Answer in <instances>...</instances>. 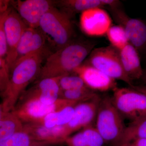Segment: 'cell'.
I'll list each match as a JSON object with an SVG mask.
<instances>
[{
	"label": "cell",
	"mask_w": 146,
	"mask_h": 146,
	"mask_svg": "<svg viewBox=\"0 0 146 146\" xmlns=\"http://www.w3.org/2000/svg\"><path fill=\"white\" fill-rule=\"evenodd\" d=\"M96 45L95 42L90 40L72 41L56 50L46 58L37 79L59 77L72 73L82 64Z\"/></svg>",
	"instance_id": "cell-1"
},
{
	"label": "cell",
	"mask_w": 146,
	"mask_h": 146,
	"mask_svg": "<svg viewBox=\"0 0 146 146\" xmlns=\"http://www.w3.org/2000/svg\"><path fill=\"white\" fill-rule=\"evenodd\" d=\"M51 54L46 47L16 61L11 71V78L5 89L7 95L5 103L7 108L13 106L28 85L38 78L42 63Z\"/></svg>",
	"instance_id": "cell-2"
},
{
	"label": "cell",
	"mask_w": 146,
	"mask_h": 146,
	"mask_svg": "<svg viewBox=\"0 0 146 146\" xmlns=\"http://www.w3.org/2000/svg\"><path fill=\"white\" fill-rule=\"evenodd\" d=\"M97 131L105 143L117 146L123 135L126 126L123 117L114 105L112 97H101L96 118Z\"/></svg>",
	"instance_id": "cell-3"
},
{
	"label": "cell",
	"mask_w": 146,
	"mask_h": 146,
	"mask_svg": "<svg viewBox=\"0 0 146 146\" xmlns=\"http://www.w3.org/2000/svg\"><path fill=\"white\" fill-rule=\"evenodd\" d=\"M71 18L53 7L41 18L39 28L56 50L72 42L74 30Z\"/></svg>",
	"instance_id": "cell-4"
},
{
	"label": "cell",
	"mask_w": 146,
	"mask_h": 146,
	"mask_svg": "<svg viewBox=\"0 0 146 146\" xmlns=\"http://www.w3.org/2000/svg\"><path fill=\"white\" fill-rule=\"evenodd\" d=\"M85 64L101 71L115 80H119L133 85L123 69L119 55V50L110 45L95 48L90 53Z\"/></svg>",
	"instance_id": "cell-5"
},
{
	"label": "cell",
	"mask_w": 146,
	"mask_h": 146,
	"mask_svg": "<svg viewBox=\"0 0 146 146\" xmlns=\"http://www.w3.org/2000/svg\"><path fill=\"white\" fill-rule=\"evenodd\" d=\"M112 100L123 117L131 121L146 117V96L132 87H117Z\"/></svg>",
	"instance_id": "cell-6"
},
{
	"label": "cell",
	"mask_w": 146,
	"mask_h": 146,
	"mask_svg": "<svg viewBox=\"0 0 146 146\" xmlns=\"http://www.w3.org/2000/svg\"><path fill=\"white\" fill-rule=\"evenodd\" d=\"M114 21L122 27L129 42L139 54H146V23L138 18L128 16L121 7L108 9Z\"/></svg>",
	"instance_id": "cell-7"
},
{
	"label": "cell",
	"mask_w": 146,
	"mask_h": 146,
	"mask_svg": "<svg viewBox=\"0 0 146 146\" xmlns=\"http://www.w3.org/2000/svg\"><path fill=\"white\" fill-rule=\"evenodd\" d=\"M78 103L59 98L52 104H46L38 101H31L18 104L14 114L23 124L33 123L50 113L64 108L75 105Z\"/></svg>",
	"instance_id": "cell-8"
},
{
	"label": "cell",
	"mask_w": 146,
	"mask_h": 146,
	"mask_svg": "<svg viewBox=\"0 0 146 146\" xmlns=\"http://www.w3.org/2000/svg\"><path fill=\"white\" fill-rule=\"evenodd\" d=\"M27 27L17 12L8 9L4 21L7 44V52L5 59L9 70L11 72L17 60L18 44Z\"/></svg>",
	"instance_id": "cell-9"
},
{
	"label": "cell",
	"mask_w": 146,
	"mask_h": 146,
	"mask_svg": "<svg viewBox=\"0 0 146 146\" xmlns=\"http://www.w3.org/2000/svg\"><path fill=\"white\" fill-rule=\"evenodd\" d=\"M59 77L38 80L35 86L25 90L21 95L18 100L19 104L31 101H38L46 104L54 103L60 96Z\"/></svg>",
	"instance_id": "cell-10"
},
{
	"label": "cell",
	"mask_w": 146,
	"mask_h": 146,
	"mask_svg": "<svg viewBox=\"0 0 146 146\" xmlns=\"http://www.w3.org/2000/svg\"><path fill=\"white\" fill-rule=\"evenodd\" d=\"M101 97L98 95L92 99L78 103L75 106L72 119L65 125L68 137L81 129L92 126L96 118Z\"/></svg>",
	"instance_id": "cell-11"
},
{
	"label": "cell",
	"mask_w": 146,
	"mask_h": 146,
	"mask_svg": "<svg viewBox=\"0 0 146 146\" xmlns=\"http://www.w3.org/2000/svg\"><path fill=\"white\" fill-rule=\"evenodd\" d=\"M112 25L109 14L102 8L91 9L82 12L80 15V28L89 36H103L106 34Z\"/></svg>",
	"instance_id": "cell-12"
},
{
	"label": "cell",
	"mask_w": 146,
	"mask_h": 146,
	"mask_svg": "<svg viewBox=\"0 0 146 146\" xmlns=\"http://www.w3.org/2000/svg\"><path fill=\"white\" fill-rule=\"evenodd\" d=\"M54 5V1L49 0L17 1L16 2L17 13L27 25L36 29L39 28L43 16Z\"/></svg>",
	"instance_id": "cell-13"
},
{
	"label": "cell",
	"mask_w": 146,
	"mask_h": 146,
	"mask_svg": "<svg viewBox=\"0 0 146 146\" xmlns=\"http://www.w3.org/2000/svg\"><path fill=\"white\" fill-rule=\"evenodd\" d=\"M73 73L79 76L88 88L96 92L113 91L117 87L115 80L85 63L76 68Z\"/></svg>",
	"instance_id": "cell-14"
},
{
	"label": "cell",
	"mask_w": 146,
	"mask_h": 146,
	"mask_svg": "<svg viewBox=\"0 0 146 146\" xmlns=\"http://www.w3.org/2000/svg\"><path fill=\"white\" fill-rule=\"evenodd\" d=\"M23 129L37 142L56 145L64 143L68 137L65 126L48 128L38 124H23Z\"/></svg>",
	"instance_id": "cell-15"
},
{
	"label": "cell",
	"mask_w": 146,
	"mask_h": 146,
	"mask_svg": "<svg viewBox=\"0 0 146 146\" xmlns=\"http://www.w3.org/2000/svg\"><path fill=\"white\" fill-rule=\"evenodd\" d=\"M46 40L44 35L40 29L28 27L24 31L18 44L16 61L30 54L46 47L45 45Z\"/></svg>",
	"instance_id": "cell-16"
},
{
	"label": "cell",
	"mask_w": 146,
	"mask_h": 146,
	"mask_svg": "<svg viewBox=\"0 0 146 146\" xmlns=\"http://www.w3.org/2000/svg\"><path fill=\"white\" fill-rule=\"evenodd\" d=\"M119 55L123 69L128 78L132 82L140 80L143 70L137 50L129 43L119 50Z\"/></svg>",
	"instance_id": "cell-17"
},
{
	"label": "cell",
	"mask_w": 146,
	"mask_h": 146,
	"mask_svg": "<svg viewBox=\"0 0 146 146\" xmlns=\"http://www.w3.org/2000/svg\"><path fill=\"white\" fill-rule=\"evenodd\" d=\"M64 143L68 146H103L105 143L96 128L92 126L69 136Z\"/></svg>",
	"instance_id": "cell-18"
},
{
	"label": "cell",
	"mask_w": 146,
	"mask_h": 146,
	"mask_svg": "<svg viewBox=\"0 0 146 146\" xmlns=\"http://www.w3.org/2000/svg\"><path fill=\"white\" fill-rule=\"evenodd\" d=\"M55 5L71 19L76 13H81L91 9L104 8L102 0H60L55 1Z\"/></svg>",
	"instance_id": "cell-19"
},
{
	"label": "cell",
	"mask_w": 146,
	"mask_h": 146,
	"mask_svg": "<svg viewBox=\"0 0 146 146\" xmlns=\"http://www.w3.org/2000/svg\"><path fill=\"white\" fill-rule=\"evenodd\" d=\"M75 105L67 106L59 111L50 113L33 123L48 128L66 125L72 119Z\"/></svg>",
	"instance_id": "cell-20"
},
{
	"label": "cell",
	"mask_w": 146,
	"mask_h": 146,
	"mask_svg": "<svg viewBox=\"0 0 146 146\" xmlns=\"http://www.w3.org/2000/svg\"><path fill=\"white\" fill-rule=\"evenodd\" d=\"M138 139H146V117L131 121L126 126L122 137L117 146Z\"/></svg>",
	"instance_id": "cell-21"
},
{
	"label": "cell",
	"mask_w": 146,
	"mask_h": 146,
	"mask_svg": "<svg viewBox=\"0 0 146 146\" xmlns=\"http://www.w3.org/2000/svg\"><path fill=\"white\" fill-rule=\"evenodd\" d=\"M23 129V123L15 114L6 115L0 120V142Z\"/></svg>",
	"instance_id": "cell-22"
},
{
	"label": "cell",
	"mask_w": 146,
	"mask_h": 146,
	"mask_svg": "<svg viewBox=\"0 0 146 146\" xmlns=\"http://www.w3.org/2000/svg\"><path fill=\"white\" fill-rule=\"evenodd\" d=\"M98 95L96 91L85 87L62 91L59 98L80 103L92 99Z\"/></svg>",
	"instance_id": "cell-23"
},
{
	"label": "cell",
	"mask_w": 146,
	"mask_h": 146,
	"mask_svg": "<svg viewBox=\"0 0 146 146\" xmlns=\"http://www.w3.org/2000/svg\"><path fill=\"white\" fill-rule=\"evenodd\" d=\"M106 35L110 45L118 50L121 49L129 43L124 29L119 25H112Z\"/></svg>",
	"instance_id": "cell-24"
},
{
	"label": "cell",
	"mask_w": 146,
	"mask_h": 146,
	"mask_svg": "<svg viewBox=\"0 0 146 146\" xmlns=\"http://www.w3.org/2000/svg\"><path fill=\"white\" fill-rule=\"evenodd\" d=\"M40 142L35 141L23 129L0 142V146H31Z\"/></svg>",
	"instance_id": "cell-25"
},
{
	"label": "cell",
	"mask_w": 146,
	"mask_h": 146,
	"mask_svg": "<svg viewBox=\"0 0 146 146\" xmlns=\"http://www.w3.org/2000/svg\"><path fill=\"white\" fill-rule=\"evenodd\" d=\"M58 83L60 93L63 91L87 87L82 79L75 74H68L59 77Z\"/></svg>",
	"instance_id": "cell-26"
},
{
	"label": "cell",
	"mask_w": 146,
	"mask_h": 146,
	"mask_svg": "<svg viewBox=\"0 0 146 146\" xmlns=\"http://www.w3.org/2000/svg\"><path fill=\"white\" fill-rule=\"evenodd\" d=\"M7 10L3 13H0V56L3 58H5L7 52V44L4 29V21Z\"/></svg>",
	"instance_id": "cell-27"
},
{
	"label": "cell",
	"mask_w": 146,
	"mask_h": 146,
	"mask_svg": "<svg viewBox=\"0 0 146 146\" xmlns=\"http://www.w3.org/2000/svg\"><path fill=\"white\" fill-rule=\"evenodd\" d=\"M9 72L5 58L0 56V88L5 89L8 85Z\"/></svg>",
	"instance_id": "cell-28"
},
{
	"label": "cell",
	"mask_w": 146,
	"mask_h": 146,
	"mask_svg": "<svg viewBox=\"0 0 146 146\" xmlns=\"http://www.w3.org/2000/svg\"><path fill=\"white\" fill-rule=\"evenodd\" d=\"M119 146H146V139H138Z\"/></svg>",
	"instance_id": "cell-29"
},
{
	"label": "cell",
	"mask_w": 146,
	"mask_h": 146,
	"mask_svg": "<svg viewBox=\"0 0 146 146\" xmlns=\"http://www.w3.org/2000/svg\"><path fill=\"white\" fill-rule=\"evenodd\" d=\"M129 86L132 87L135 90L139 91L146 96V86H145L143 84L139 85H134L133 84L132 86Z\"/></svg>",
	"instance_id": "cell-30"
},
{
	"label": "cell",
	"mask_w": 146,
	"mask_h": 146,
	"mask_svg": "<svg viewBox=\"0 0 146 146\" xmlns=\"http://www.w3.org/2000/svg\"><path fill=\"white\" fill-rule=\"evenodd\" d=\"M140 80L143 82V85L146 86V69L143 70V75L140 79Z\"/></svg>",
	"instance_id": "cell-31"
},
{
	"label": "cell",
	"mask_w": 146,
	"mask_h": 146,
	"mask_svg": "<svg viewBox=\"0 0 146 146\" xmlns=\"http://www.w3.org/2000/svg\"><path fill=\"white\" fill-rule=\"evenodd\" d=\"M54 145L53 144L44 143V142H40V143H38L35 144V145L31 146H54Z\"/></svg>",
	"instance_id": "cell-32"
},
{
	"label": "cell",
	"mask_w": 146,
	"mask_h": 146,
	"mask_svg": "<svg viewBox=\"0 0 146 146\" xmlns=\"http://www.w3.org/2000/svg\"><path fill=\"white\" fill-rule=\"evenodd\" d=\"M2 114L1 108V106H0V120L1 119L2 117Z\"/></svg>",
	"instance_id": "cell-33"
}]
</instances>
